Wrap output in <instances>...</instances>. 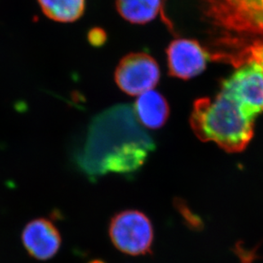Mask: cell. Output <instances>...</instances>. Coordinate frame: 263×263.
I'll list each match as a JSON object with an SVG mask.
<instances>
[{
  "label": "cell",
  "instance_id": "1",
  "mask_svg": "<svg viewBox=\"0 0 263 263\" xmlns=\"http://www.w3.org/2000/svg\"><path fill=\"white\" fill-rule=\"evenodd\" d=\"M162 20L173 33L193 28L210 59L238 64L263 45V0H162Z\"/></svg>",
  "mask_w": 263,
  "mask_h": 263
},
{
  "label": "cell",
  "instance_id": "2",
  "mask_svg": "<svg viewBox=\"0 0 263 263\" xmlns=\"http://www.w3.org/2000/svg\"><path fill=\"white\" fill-rule=\"evenodd\" d=\"M154 149V140L142 127L134 108L117 104L91 120L76 162L90 180L109 173L131 175Z\"/></svg>",
  "mask_w": 263,
  "mask_h": 263
},
{
  "label": "cell",
  "instance_id": "3",
  "mask_svg": "<svg viewBox=\"0 0 263 263\" xmlns=\"http://www.w3.org/2000/svg\"><path fill=\"white\" fill-rule=\"evenodd\" d=\"M190 124L198 139L214 142L228 152L243 151L254 134V120L221 91L214 99L196 100Z\"/></svg>",
  "mask_w": 263,
  "mask_h": 263
},
{
  "label": "cell",
  "instance_id": "4",
  "mask_svg": "<svg viewBox=\"0 0 263 263\" xmlns=\"http://www.w3.org/2000/svg\"><path fill=\"white\" fill-rule=\"evenodd\" d=\"M236 68L223 81L220 91L255 121L263 113V45L251 47Z\"/></svg>",
  "mask_w": 263,
  "mask_h": 263
},
{
  "label": "cell",
  "instance_id": "5",
  "mask_svg": "<svg viewBox=\"0 0 263 263\" xmlns=\"http://www.w3.org/2000/svg\"><path fill=\"white\" fill-rule=\"evenodd\" d=\"M109 235L115 247L122 253L134 256L152 253L153 226L139 210H124L114 215L109 223Z\"/></svg>",
  "mask_w": 263,
  "mask_h": 263
},
{
  "label": "cell",
  "instance_id": "6",
  "mask_svg": "<svg viewBox=\"0 0 263 263\" xmlns=\"http://www.w3.org/2000/svg\"><path fill=\"white\" fill-rule=\"evenodd\" d=\"M115 80L125 93L139 96L157 86L160 80L159 66L145 52L127 54L117 65Z\"/></svg>",
  "mask_w": 263,
  "mask_h": 263
},
{
  "label": "cell",
  "instance_id": "7",
  "mask_svg": "<svg viewBox=\"0 0 263 263\" xmlns=\"http://www.w3.org/2000/svg\"><path fill=\"white\" fill-rule=\"evenodd\" d=\"M170 76L189 80L202 73L210 59L204 46L195 39L178 38L166 50Z\"/></svg>",
  "mask_w": 263,
  "mask_h": 263
},
{
  "label": "cell",
  "instance_id": "8",
  "mask_svg": "<svg viewBox=\"0 0 263 263\" xmlns=\"http://www.w3.org/2000/svg\"><path fill=\"white\" fill-rule=\"evenodd\" d=\"M23 241L31 256L41 261H46L59 252L62 238L53 223L41 218L32 220L26 226Z\"/></svg>",
  "mask_w": 263,
  "mask_h": 263
},
{
  "label": "cell",
  "instance_id": "9",
  "mask_svg": "<svg viewBox=\"0 0 263 263\" xmlns=\"http://www.w3.org/2000/svg\"><path fill=\"white\" fill-rule=\"evenodd\" d=\"M139 123L151 129H158L167 122L170 107L164 97L156 91L140 94L134 105Z\"/></svg>",
  "mask_w": 263,
  "mask_h": 263
},
{
  "label": "cell",
  "instance_id": "10",
  "mask_svg": "<svg viewBox=\"0 0 263 263\" xmlns=\"http://www.w3.org/2000/svg\"><path fill=\"white\" fill-rule=\"evenodd\" d=\"M116 7L128 23L146 24L161 15L162 0H116Z\"/></svg>",
  "mask_w": 263,
  "mask_h": 263
},
{
  "label": "cell",
  "instance_id": "11",
  "mask_svg": "<svg viewBox=\"0 0 263 263\" xmlns=\"http://www.w3.org/2000/svg\"><path fill=\"white\" fill-rule=\"evenodd\" d=\"M42 12L58 23H73L84 15L86 0H38Z\"/></svg>",
  "mask_w": 263,
  "mask_h": 263
},
{
  "label": "cell",
  "instance_id": "12",
  "mask_svg": "<svg viewBox=\"0 0 263 263\" xmlns=\"http://www.w3.org/2000/svg\"><path fill=\"white\" fill-rule=\"evenodd\" d=\"M87 40L91 46L94 47H100L104 46L107 41V33L104 28L95 27L88 31Z\"/></svg>",
  "mask_w": 263,
  "mask_h": 263
},
{
  "label": "cell",
  "instance_id": "13",
  "mask_svg": "<svg viewBox=\"0 0 263 263\" xmlns=\"http://www.w3.org/2000/svg\"><path fill=\"white\" fill-rule=\"evenodd\" d=\"M176 207L189 227L194 229H199L201 228V220L195 215H193L192 211L185 206V203L181 202V201H179Z\"/></svg>",
  "mask_w": 263,
  "mask_h": 263
},
{
  "label": "cell",
  "instance_id": "14",
  "mask_svg": "<svg viewBox=\"0 0 263 263\" xmlns=\"http://www.w3.org/2000/svg\"><path fill=\"white\" fill-rule=\"evenodd\" d=\"M88 263H106L105 261H102L100 259H95V260H92V261H89Z\"/></svg>",
  "mask_w": 263,
  "mask_h": 263
}]
</instances>
